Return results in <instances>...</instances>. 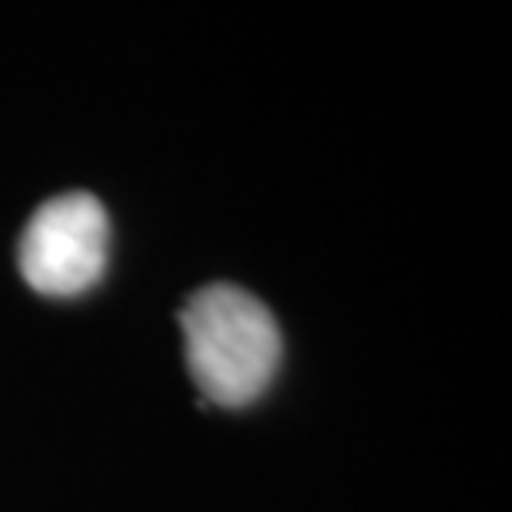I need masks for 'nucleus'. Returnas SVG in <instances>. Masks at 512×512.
<instances>
[{
	"instance_id": "f257e3e1",
	"label": "nucleus",
	"mask_w": 512,
	"mask_h": 512,
	"mask_svg": "<svg viewBox=\"0 0 512 512\" xmlns=\"http://www.w3.org/2000/svg\"><path fill=\"white\" fill-rule=\"evenodd\" d=\"M188 372L205 402L239 410L256 402L282 363L278 320L239 286H201L180 312Z\"/></svg>"
},
{
	"instance_id": "f03ea898",
	"label": "nucleus",
	"mask_w": 512,
	"mask_h": 512,
	"mask_svg": "<svg viewBox=\"0 0 512 512\" xmlns=\"http://www.w3.org/2000/svg\"><path fill=\"white\" fill-rule=\"evenodd\" d=\"M22 278L39 295H82L107 269V210L90 192H64L39 205L18 244Z\"/></svg>"
}]
</instances>
